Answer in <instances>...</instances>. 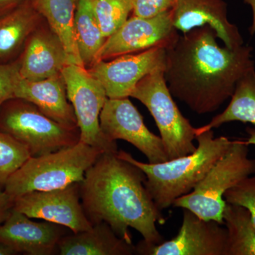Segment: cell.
Masks as SVG:
<instances>
[{
	"label": "cell",
	"instance_id": "cell-7",
	"mask_svg": "<svg viewBox=\"0 0 255 255\" xmlns=\"http://www.w3.org/2000/svg\"><path fill=\"white\" fill-rule=\"evenodd\" d=\"M163 69L142 79L130 97L136 99L153 117L169 159L189 155L196 150V128L181 113L169 92Z\"/></svg>",
	"mask_w": 255,
	"mask_h": 255
},
{
	"label": "cell",
	"instance_id": "cell-4",
	"mask_svg": "<svg viewBox=\"0 0 255 255\" xmlns=\"http://www.w3.org/2000/svg\"><path fill=\"white\" fill-rule=\"evenodd\" d=\"M102 151L81 141L39 156H31L10 176L4 185L13 199L35 191L62 189L83 181L87 169Z\"/></svg>",
	"mask_w": 255,
	"mask_h": 255
},
{
	"label": "cell",
	"instance_id": "cell-25",
	"mask_svg": "<svg viewBox=\"0 0 255 255\" xmlns=\"http://www.w3.org/2000/svg\"><path fill=\"white\" fill-rule=\"evenodd\" d=\"M31 157L24 145L0 130V185L4 187L10 176Z\"/></svg>",
	"mask_w": 255,
	"mask_h": 255
},
{
	"label": "cell",
	"instance_id": "cell-6",
	"mask_svg": "<svg viewBox=\"0 0 255 255\" xmlns=\"http://www.w3.org/2000/svg\"><path fill=\"white\" fill-rule=\"evenodd\" d=\"M0 130L39 156L76 145L79 128L64 127L27 101L14 98L0 107Z\"/></svg>",
	"mask_w": 255,
	"mask_h": 255
},
{
	"label": "cell",
	"instance_id": "cell-31",
	"mask_svg": "<svg viewBox=\"0 0 255 255\" xmlns=\"http://www.w3.org/2000/svg\"><path fill=\"white\" fill-rule=\"evenodd\" d=\"M243 2L249 5L253 11V22L251 27L249 28V32L251 36L255 34V0H243Z\"/></svg>",
	"mask_w": 255,
	"mask_h": 255
},
{
	"label": "cell",
	"instance_id": "cell-12",
	"mask_svg": "<svg viewBox=\"0 0 255 255\" xmlns=\"http://www.w3.org/2000/svg\"><path fill=\"white\" fill-rule=\"evenodd\" d=\"M179 36L174 27L172 10L152 17L131 16L107 38L97 61L139 53L156 47L167 48Z\"/></svg>",
	"mask_w": 255,
	"mask_h": 255
},
{
	"label": "cell",
	"instance_id": "cell-26",
	"mask_svg": "<svg viewBox=\"0 0 255 255\" xmlns=\"http://www.w3.org/2000/svg\"><path fill=\"white\" fill-rule=\"evenodd\" d=\"M223 198L228 204L246 208L251 213L255 226V174L226 191Z\"/></svg>",
	"mask_w": 255,
	"mask_h": 255
},
{
	"label": "cell",
	"instance_id": "cell-9",
	"mask_svg": "<svg viewBox=\"0 0 255 255\" xmlns=\"http://www.w3.org/2000/svg\"><path fill=\"white\" fill-rule=\"evenodd\" d=\"M100 127L112 141L123 140L147 157L149 163L169 160L160 136L150 131L129 97L107 99L101 112Z\"/></svg>",
	"mask_w": 255,
	"mask_h": 255
},
{
	"label": "cell",
	"instance_id": "cell-30",
	"mask_svg": "<svg viewBox=\"0 0 255 255\" xmlns=\"http://www.w3.org/2000/svg\"><path fill=\"white\" fill-rule=\"evenodd\" d=\"M23 1V0H0V18L12 11Z\"/></svg>",
	"mask_w": 255,
	"mask_h": 255
},
{
	"label": "cell",
	"instance_id": "cell-11",
	"mask_svg": "<svg viewBox=\"0 0 255 255\" xmlns=\"http://www.w3.org/2000/svg\"><path fill=\"white\" fill-rule=\"evenodd\" d=\"M80 201V183H75L55 190L26 193L14 199V209L31 219L44 220L79 233L93 226Z\"/></svg>",
	"mask_w": 255,
	"mask_h": 255
},
{
	"label": "cell",
	"instance_id": "cell-24",
	"mask_svg": "<svg viewBox=\"0 0 255 255\" xmlns=\"http://www.w3.org/2000/svg\"><path fill=\"white\" fill-rule=\"evenodd\" d=\"M93 7L104 36L109 38L128 19L132 0H93Z\"/></svg>",
	"mask_w": 255,
	"mask_h": 255
},
{
	"label": "cell",
	"instance_id": "cell-32",
	"mask_svg": "<svg viewBox=\"0 0 255 255\" xmlns=\"http://www.w3.org/2000/svg\"><path fill=\"white\" fill-rule=\"evenodd\" d=\"M16 254H17V253L12 248L6 246L4 243H0V255H13Z\"/></svg>",
	"mask_w": 255,
	"mask_h": 255
},
{
	"label": "cell",
	"instance_id": "cell-22",
	"mask_svg": "<svg viewBox=\"0 0 255 255\" xmlns=\"http://www.w3.org/2000/svg\"><path fill=\"white\" fill-rule=\"evenodd\" d=\"M74 31L80 59L85 68H90L107 39L96 18L93 0H78Z\"/></svg>",
	"mask_w": 255,
	"mask_h": 255
},
{
	"label": "cell",
	"instance_id": "cell-29",
	"mask_svg": "<svg viewBox=\"0 0 255 255\" xmlns=\"http://www.w3.org/2000/svg\"><path fill=\"white\" fill-rule=\"evenodd\" d=\"M14 204V199L5 191L4 187L0 185V225L9 217Z\"/></svg>",
	"mask_w": 255,
	"mask_h": 255
},
{
	"label": "cell",
	"instance_id": "cell-10",
	"mask_svg": "<svg viewBox=\"0 0 255 255\" xmlns=\"http://www.w3.org/2000/svg\"><path fill=\"white\" fill-rule=\"evenodd\" d=\"M212 220H204L183 209L182 226L172 240L158 245L139 242L135 254L141 255H226L227 230Z\"/></svg>",
	"mask_w": 255,
	"mask_h": 255
},
{
	"label": "cell",
	"instance_id": "cell-17",
	"mask_svg": "<svg viewBox=\"0 0 255 255\" xmlns=\"http://www.w3.org/2000/svg\"><path fill=\"white\" fill-rule=\"evenodd\" d=\"M14 96L15 98L33 104L47 117L64 127L79 128L62 74L38 81H31L21 77Z\"/></svg>",
	"mask_w": 255,
	"mask_h": 255
},
{
	"label": "cell",
	"instance_id": "cell-14",
	"mask_svg": "<svg viewBox=\"0 0 255 255\" xmlns=\"http://www.w3.org/2000/svg\"><path fill=\"white\" fill-rule=\"evenodd\" d=\"M172 20L174 27L183 33L209 26L225 46L234 48L244 44L239 29L228 20L224 0H177Z\"/></svg>",
	"mask_w": 255,
	"mask_h": 255
},
{
	"label": "cell",
	"instance_id": "cell-15",
	"mask_svg": "<svg viewBox=\"0 0 255 255\" xmlns=\"http://www.w3.org/2000/svg\"><path fill=\"white\" fill-rule=\"evenodd\" d=\"M63 226L45 221L37 223L13 209L0 225V243L16 253L28 255H52L58 253V244L65 236Z\"/></svg>",
	"mask_w": 255,
	"mask_h": 255
},
{
	"label": "cell",
	"instance_id": "cell-23",
	"mask_svg": "<svg viewBox=\"0 0 255 255\" xmlns=\"http://www.w3.org/2000/svg\"><path fill=\"white\" fill-rule=\"evenodd\" d=\"M223 218L228 235L226 255H255V226L250 211L226 203Z\"/></svg>",
	"mask_w": 255,
	"mask_h": 255
},
{
	"label": "cell",
	"instance_id": "cell-20",
	"mask_svg": "<svg viewBox=\"0 0 255 255\" xmlns=\"http://www.w3.org/2000/svg\"><path fill=\"white\" fill-rule=\"evenodd\" d=\"M32 5L63 43L69 64L85 67L80 59L74 31L78 0H31Z\"/></svg>",
	"mask_w": 255,
	"mask_h": 255
},
{
	"label": "cell",
	"instance_id": "cell-28",
	"mask_svg": "<svg viewBox=\"0 0 255 255\" xmlns=\"http://www.w3.org/2000/svg\"><path fill=\"white\" fill-rule=\"evenodd\" d=\"M177 1V0H132V16L152 17L170 11Z\"/></svg>",
	"mask_w": 255,
	"mask_h": 255
},
{
	"label": "cell",
	"instance_id": "cell-8",
	"mask_svg": "<svg viewBox=\"0 0 255 255\" xmlns=\"http://www.w3.org/2000/svg\"><path fill=\"white\" fill-rule=\"evenodd\" d=\"M61 74L78 122L80 141L103 152H118L117 141L107 138L100 127L101 112L108 99L102 84L76 64H68Z\"/></svg>",
	"mask_w": 255,
	"mask_h": 255
},
{
	"label": "cell",
	"instance_id": "cell-5",
	"mask_svg": "<svg viewBox=\"0 0 255 255\" xmlns=\"http://www.w3.org/2000/svg\"><path fill=\"white\" fill-rule=\"evenodd\" d=\"M248 155L249 145L246 140H235L228 152L211 167L194 190L174 201V207L189 210L201 219L224 224V194L255 174V159Z\"/></svg>",
	"mask_w": 255,
	"mask_h": 255
},
{
	"label": "cell",
	"instance_id": "cell-21",
	"mask_svg": "<svg viewBox=\"0 0 255 255\" xmlns=\"http://www.w3.org/2000/svg\"><path fill=\"white\" fill-rule=\"evenodd\" d=\"M236 122L255 126V68L247 72L238 81L226 110L209 124L196 128V135Z\"/></svg>",
	"mask_w": 255,
	"mask_h": 255
},
{
	"label": "cell",
	"instance_id": "cell-18",
	"mask_svg": "<svg viewBox=\"0 0 255 255\" xmlns=\"http://www.w3.org/2000/svg\"><path fill=\"white\" fill-rule=\"evenodd\" d=\"M60 255H132L135 246L119 237L110 225L95 223L90 230L65 236L58 244Z\"/></svg>",
	"mask_w": 255,
	"mask_h": 255
},
{
	"label": "cell",
	"instance_id": "cell-19",
	"mask_svg": "<svg viewBox=\"0 0 255 255\" xmlns=\"http://www.w3.org/2000/svg\"><path fill=\"white\" fill-rule=\"evenodd\" d=\"M41 15L31 0H23L0 18V63H8L21 55L28 37L38 27Z\"/></svg>",
	"mask_w": 255,
	"mask_h": 255
},
{
	"label": "cell",
	"instance_id": "cell-16",
	"mask_svg": "<svg viewBox=\"0 0 255 255\" xmlns=\"http://www.w3.org/2000/svg\"><path fill=\"white\" fill-rule=\"evenodd\" d=\"M21 78L38 81L61 74L69 64L63 43L51 29L37 27L28 37L19 58Z\"/></svg>",
	"mask_w": 255,
	"mask_h": 255
},
{
	"label": "cell",
	"instance_id": "cell-33",
	"mask_svg": "<svg viewBox=\"0 0 255 255\" xmlns=\"http://www.w3.org/2000/svg\"><path fill=\"white\" fill-rule=\"evenodd\" d=\"M249 137L247 138L246 142H248V145H255V129L252 128H248L247 129Z\"/></svg>",
	"mask_w": 255,
	"mask_h": 255
},
{
	"label": "cell",
	"instance_id": "cell-27",
	"mask_svg": "<svg viewBox=\"0 0 255 255\" xmlns=\"http://www.w3.org/2000/svg\"><path fill=\"white\" fill-rule=\"evenodd\" d=\"M21 78L18 58L8 63H0V107L15 98V90Z\"/></svg>",
	"mask_w": 255,
	"mask_h": 255
},
{
	"label": "cell",
	"instance_id": "cell-2",
	"mask_svg": "<svg viewBox=\"0 0 255 255\" xmlns=\"http://www.w3.org/2000/svg\"><path fill=\"white\" fill-rule=\"evenodd\" d=\"M117 152H103L80 183L85 214L93 224L107 223L128 243L131 228L147 244H160L164 239L156 224L163 225L165 219L145 187V174Z\"/></svg>",
	"mask_w": 255,
	"mask_h": 255
},
{
	"label": "cell",
	"instance_id": "cell-1",
	"mask_svg": "<svg viewBox=\"0 0 255 255\" xmlns=\"http://www.w3.org/2000/svg\"><path fill=\"white\" fill-rule=\"evenodd\" d=\"M217 38L204 26L179 35L166 48L164 77L171 95L200 115L219 110L255 68L251 46L222 47Z\"/></svg>",
	"mask_w": 255,
	"mask_h": 255
},
{
	"label": "cell",
	"instance_id": "cell-3",
	"mask_svg": "<svg viewBox=\"0 0 255 255\" xmlns=\"http://www.w3.org/2000/svg\"><path fill=\"white\" fill-rule=\"evenodd\" d=\"M196 150L161 163H145L128 152L119 150L120 158L141 169L146 177L145 187L161 211L173 206L181 196L189 194L230 147L234 140L227 137H215L213 130L196 134Z\"/></svg>",
	"mask_w": 255,
	"mask_h": 255
},
{
	"label": "cell",
	"instance_id": "cell-13",
	"mask_svg": "<svg viewBox=\"0 0 255 255\" xmlns=\"http://www.w3.org/2000/svg\"><path fill=\"white\" fill-rule=\"evenodd\" d=\"M166 48L156 47L139 53L96 62L87 69L102 84L110 99L130 97L137 84L157 69L165 68Z\"/></svg>",
	"mask_w": 255,
	"mask_h": 255
}]
</instances>
